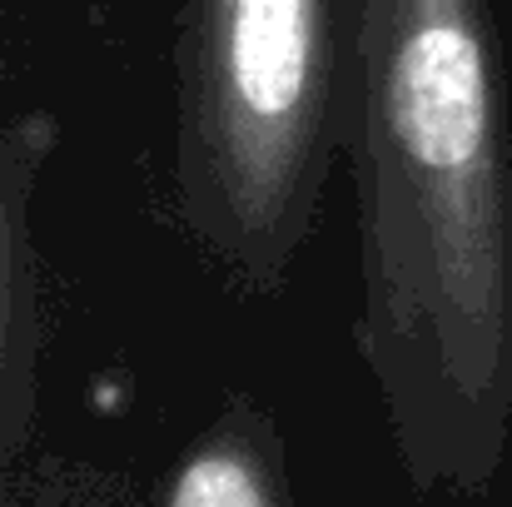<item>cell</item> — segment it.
<instances>
[{
  "label": "cell",
  "instance_id": "3",
  "mask_svg": "<svg viewBox=\"0 0 512 507\" xmlns=\"http://www.w3.org/2000/svg\"><path fill=\"white\" fill-rule=\"evenodd\" d=\"M65 125L55 110H20L0 120V507H10V478L35 423L40 368V304L30 204L40 174L60 155Z\"/></svg>",
  "mask_w": 512,
  "mask_h": 507
},
{
  "label": "cell",
  "instance_id": "4",
  "mask_svg": "<svg viewBox=\"0 0 512 507\" xmlns=\"http://www.w3.org/2000/svg\"><path fill=\"white\" fill-rule=\"evenodd\" d=\"M160 507H294L274 413L249 393H229L170 463Z\"/></svg>",
  "mask_w": 512,
  "mask_h": 507
},
{
  "label": "cell",
  "instance_id": "2",
  "mask_svg": "<svg viewBox=\"0 0 512 507\" xmlns=\"http://www.w3.org/2000/svg\"><path fill=\"white\" fill-rule=\"evenodd\" d=\"M348 0H179L174 219L249 299L294 284L343 160Z\"/></svg>",
  "mask_w": 512,
  "mask_h": 507
},
{
  "label": "cell",
  "instance_id": "1",
  "mask_svg": "<svg viewBox=\"0 0 512 507\" xmlns=\"http://www.w3.org/2000/svg\"><path fill=\"white\" fill-rule=\"evenodd\" d=\"M353 343L418 493H483L512 418V150L493 0H348Z\"/></svg>",
  "mask_w": 512,
  "mask_h": 507
}]
</instances>
